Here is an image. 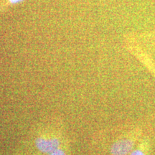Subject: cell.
<instances>
[{
  "label": "cell",
  "instance_id": "7a4b0ae2",
  "mask_svg": "<svg viewBox=\"0 0 155 155\" xmlns=\"http://www.w3.org/2000/svg\"><path fill=\"white\" fill-rule=\"evenodd\" d=\"M134 147V142L131 139H123L116 141L111 147L112 155H127L131 152Z\"/></svg>",
  "mask_w": 155,
  "mask_h": 155
},
{
  "label": "cell",
  "instance_id": "3957f363",
  "mask_svg": "<svg viewBox=\"0 0 155 155\" xmlns=\"http://www.w3.org/2000/svg\"><path fill=\"white\" fill-rule=\"evenodd\" d=\"M49 155H66V154H65V152H64L63 150L58 148L56 150L53 151V152H52L51 153H50Z\"/></svg>",
  "mask_w": 155,
  "mask_h": 155
},
{
  "label": "cell",
  "instance_id": "6da1fadb",
  "mask_svg": "<svg viewBox=\"0 0 155 155\" xmlns=\"http://www.w3.org/2000/svg\"><path fill=\"white\" fill-rule=\"evenodd\" d=\"M59 139L55 137H50V136H41L37 138L35 145L37 148L40 152L50 154L53 151L60 148Z\"/></svg>",
  "mask_w": 155,
  "mask_h": 155
},
{
  "label": "cell",
  "instance_id": "5b68a950",
  "mask_svg": "<svg viewBox=\"0 0 155 155\" xmlns=\"http://www.w3.org/2000/svg\"><path fill=\"white\" fill-rule=\"evenodd\" d=\"M22 1H23V0H9V2L12 4L18 3V2H22Z\"/></svg>",
  "mask_w": 155,
  "mask_h": 155
},
{
  "label": "cell",
  "instance_id": "277c9868",
  "mask_svg": "<svg viewBox=\"0 0 155 155\" xmlns=\"http://www.w3.org/2000/svg\"><path fill=\"white\" fill-rule=\"evenodd\" d=\"M130 155H144V153L142 151L137 150L133 151V152L130 154Z\"/></svg>",
  "mask_w": 155,
  "mask_h": 155
}]
</instances>
